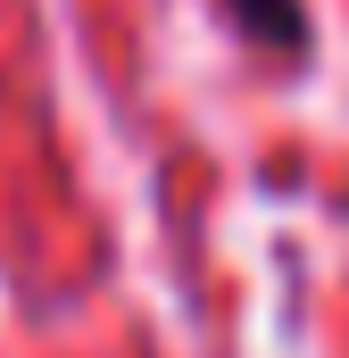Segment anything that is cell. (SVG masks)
<instances>
[{
    "mask_svg": "<svg viewBox=\"0 0 349 358\" xmlns=\"http://www.w3.org/2000/svg\"><path fill=\"white\" fill-rule=\"evenodd\" d=\"M225 8L242 17V34H258L274 50H299V42H308V8H299V0H225Z\"/></svg>",
    "mask_w": 349,
    "mask_h": 358,
    "instance_id": "1",
    "label": "cell"
}]
</instances>
